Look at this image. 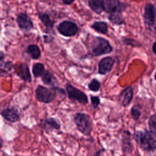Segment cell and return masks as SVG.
<instances>
[{
	"label": "cell",
	"mask_w": 156,
	"mask_h": 156,
	"mask_svg": "<svg viewBox=\"0 0 156 156\" xmlns=\"http://www.w3.org/2000/svg\"><path fill=\"white\" fill-rule=\"evenodd\" d=\"M133 138L140 147L147 152H154L156 149V133L149 130H135Z\"/></svg>",
	"instance_id": "obj_1"
},
{
	"label": "cell",
	"mask_w": 156,
	"mask_h": 156,
	"mask_svg": "<svg viewBox=\"0 0 156 156\" xmlns=\"http://www.w3.org/2000/svg\"><path fill=\"white\" fill-rule=\"evenodd\" d=\"M88 53L91 56L98 57L110 53L113 47L105 38L93 36L88 45Z\"/></svg>",
	"instance_id": "obj_2"
},
{
	"label": "cell",
	"mask_w": 156,
	"mask_h": 156,
	"mask_svg": "<svg viewBox=\"0 0 156 156\" xmlns=\"http://www.w3.org/2000/svg\"><path fill=\"white\" fill-rule=\"evenodd\" d=\"M73 120L77 129L83 135L90 136L91 133V127L89 116L83 112H77L73 116Z\"/></svg>",
	"instance_id": "obj_3"
},
{
	"label": "cell",
	"mask_w": 156,
	"mask_h": 156,
	"mask_svg": "<svg viewBox=\"0 0 156 156\" xmlns=\"http://www.w3.org/2000/svg\"><path fill=\"white\" fill-rule=\"evenodd\" d=\"M35 96L39 102L49 104L54 99L55 92L52 88H48L40 85L35 90Z\"/></svg>",
	"instance_id": "obj_4"
},
{
	"label": "cell",
	"mask_w": 156,
	"mask_h": 156,
	"mask_svg": "<svg viewBox=\"0 0 156 156\" xmlns=\"http://www.w3.org/2000/svg\"><path fill=\"white\" fill-rule=\"evenodd\" d=\"M155 7L152 3H147L144 8L143 19L146 27L151 30H155Z\"/></svg>",
	"instance_id": "obj_5"
},
{
	"label": "cell",
	"mask_w": 156,
	"mask_h": 156,
	"mask_svg": "<svg viewBox=\"0 0 156 156\" xmlns=\"http://www.w3.org/2000/svg\"><path fill=\"white\" fill-rule=\"evenodd\" d=\"M65 88L69 99L73 101H76L83 105H85L88 103V98L84 92L69 83L66 84Z\"/></svg>",
	"instance_id": "obj_6"
},
{
	"label": "cell",
	"mask_w": 156,
	"mask_h": 156,
	"mask_svg": "<svg viewBox=\"0 0 156 156\" xmlns=\"http://www.w3.org/2000/svg\"><path fill=\"white\" fill-rule=\"evenodd\" d=\"M57 30L60 34L64 37H70L74 36L78 32V26L76 23L69 20L60 22L57 27Z\"/></svg>",
	"instance_id": "obj_7"
},
{
	"label": "cell",
	"mask_w": 156,
	"mask_h": 156,
	"mask_svg": "<svg viewBox=\"0 0 156 156\" xmlns=\"http://www.w3.org/2000/svg\"><path fill=\"white\" fill-rule=\"evenodd\" d=\"M104 11L109 13L115 12H123L126 7L127 4L118 0H105L103 1Z\"/></svg>",
	"instance_id": "obj_8"
},
{
	"label": "cell",
	"mask_w": 156,
	"mask_h": 156,
	"mask_svg": "<svg viewBox=\"0 0 156 156\" xmlns=\"http://www.w3.org/2000/svg\"><path fill=\"white\" fill-rule=\"evenodd\" d=\"M16 23L19 28L24 31H30L34 28V23L30 17L24 12H20L17 15Z\"/></svg>",
	"instance_id": "obj_9"
},
{
	"label": "cell",
	"mask_w": 156,
	"mask_h": 156,
	"mask_svg": "<svg viewBox=\"0 0 156 156\" xmlns=\"http://www.w3.org/2000/svg\"><path fill=\"white\" fill-rule=\"evenodd\" d=\"M121 149L124 153L130 154L133 151L132 137L129 130H124L121 136Z\"/></svg>",
	"instance_id": "obj_10"
},
{
	"label": "cell",
	"mask_w": 156,
	"mask_h": 156,
	"mask_svg": "<svg viewBox=\"0 0 156 156\" xmlns=\"http://www.w3.org/2000/svg\"><path fill=\"white\" fill-rule=\"evenodd\" d=\"M15 71L17 76L23 80L27 82L32 81V77L29 66L25 63H21L14 66Z\"/></svg>",
	"instance_id": "obj_11"
},
{
	"label": "cell",
	"mask_w": 156,
	"mask_h": 156,
	"mask_svg": "<svg viewBox=\"0 0 156 156\" xmlns=\"http://www.w3.org/2000/svg\"><path fill=\"white\" fill-rule=\"evenodd\" d=\"M115 60L112 57L102 58L98 63V73L101 75H105L112 69Z\"/></svg>",
	"instance_id": "obj_12"
},
{
	"label": "cell",
	"mask_w": 156,
	"mask_h": 156,
	"mask_svg": "<svg viewBox=\"0 0 156 156\" xmlns=\"http://www.w3.org/2000/svg\"><path fill=\"white\" fill-rule=\"evenodd\" d=\"M133 89L132 86H129L125 88L120 93L119 96V101L122 107L128 106L133 98Z\"/></svg>",
	"instance_id": "obj_13"
},
{
	"label": "cell",
	"mask_w": 156,
	"mask_h": 156,
	"mask_svg": "<svg viewBox=\"0 0 156 156\" xmlns=\"http://www.w3.org/2000/svg\"><path fill=\"white\" fill-rule=\"evenodd\" d=\"M1 116L10 122H16L20 120V116L18 110L15 108H7L1 112Z\"/></svg>",
	"instance_id": "obj_14"
},
{
	"label": "cell",
	"mask_w": 156,
	"mask_h": 156,
	"mask_svg": "<svg viewBox=\"0 0 156 156\" xmlns=\"http://www.w3.org/2000/svg\"><path fill=\"white\" fill-rule=\"evenodd\" d=\"M61 127L60 121L53 117L46 118L43 122V128L47 132H51L53 130H58Z\"/></svg>",
	"instance_id": "obj_15"
},
{
	"label": "cell",
	"mask_w": 156,
	"mask_h": 156,
	"mask_svg": "<svg viewBox=\"0 0 156 156\" xmlns=\"http://www.w3.org/2000/svg\"><path fill=\"white\" fill-rule=\"evenodd\" d=\"M38 18L41 22L43 23V24L46 27V29L49 30L52 29L54 25V21H53L49 14L43 12H40L38 13Z\"/></svg>",
	"instance_id": "obj_16"
},
{
	"label": "cell",
	"mask_w": 156,
	"mask_h": 156,
	"mask_svg": "<svg viewBox=\"0 0 156 156\" xmlns=\"http://www.w3.org/2000/svg\"><path fill=\"white\" fill-rule=\"evenodd\" d=\"M41 80L45 85L52 87L51 88L55 87L57 82L55 77L48 70H45L44 73L41 76Z\"/></svg>",
	"instance_id": "obj_17"
},
{
	"label": "cell",
	"mask_w": 156,
	"mask_h": 156,
	"mask_svg": "<svg viewBox=\"0 0 156 156\" xmlns=\"http://www.w3.org/2000/svg\"><path fill=\"white\" fill-rule=\"evenodd\" d=\"M91 27L96 32L106 34L108 32V25L105 21H95L91 24Z\"/></svg>",
	"instance_id": "obj_18"
},
{
	"label": "cell",
	"mask_w": 156,
	"mask_h": 156,
	"mask_svg": "<svg viewBox=\"0 0 156 156\" xmlns=\"http://www.w3.org/2000/svg\"><path fill=\"white\" fill-rule=\"evenodd\" d=\"M108 19L111 23L116 26L121 25L124 21L122 12H115L109 13L108 15Z\"/></svg>",
	"instance_id": "obj_19"
},
{
	"label": "cell",
	"mask_w": 156,
	"mask_h": 156,
	"mask_svg": "<svg viewBox=\"0 0 156 156\" xmlns=\"http://www.w3.org/2000/svg\"><path fill=\"white\" fill-rule=\"evenodd\" d=\"M88 4L91 10L96 13L100 14L104 11L103 0H88Z\"/></svg>",
	"instance_id": "obj_20"
},
{
	"label": "cell",
	"mask_w": 156,
	"mask_h": 156,
	"mask_svg": "<svg viewBox=\"0 0 156 156\" xmlns=\"http://www.w3.org/2000/svg\"><path fill=\"white\" fill-rule=\"evenodd\" d=\"M27 52L34 60H37L41 57L40 49L37 44H29L27 48Z\"/></svg>",
	"instance_id": "obj_21"
},
{
	"label": "cell",
	"mask_w": 156,
	"mask_h": 156,
	"mask_svg": "<svg viewBox=\"0 0 156 156\" xmlns=\"http://www.w3.org/2000/svg\"><path fill=\"white\" fill-rule=\"evenodd\" d=\"M45 70L46 69L44 68V66L41 63H39V62L35 63L32 65V71L33 75L35 78H37L38 77H41L43 74L44 73Z\"/></svg>",
	"instance_id": "obj_22"
},
{
	"label": "cell",
	"mask_w": 156,
	"mask_h": 156,
	"mask_svg": "<svg viewBox=\"0 0 156 156\" xmlns=\"http://www.w3.org/2000/svg\"><path fill=\"white\" fill-rule=\"evenodd\" d=\"M141 106L139 104H135L132 106L130 109V115L132 118L135 120H137L141 116Z\"/></svg>",
	"instance_id": "obj_23"
},
{
	"label": "cell",
	"mask_w": 156,
	"mask_h": 156,
	"mask_svg": "<svg viewBox=\"0 0 156 156\" xmlns=\"http://www.w3.org/2000/svg\"><path fill=\"white\" fill-rule=\"evenodd\" d=\"M88 89L92 91L96 92L99 90L101 88V83L96 79H93L88 85Z\"/></svg>",
	"instance_id": "obj_24"
},
{
	"label": "cell",
	"mask_w": 156,
	"mask_h": 156,
	"mask_svg": "<svg viewBox=\"0 0 156 156\" xmlns=\"http://www.w3.org/2000/svg\"><path fill=\"white\" fill-rule=\"evenodd\" d=\"M156 117L155 113L149 117L148 120L149 130L154 133H156Z\"/></svg>",
	"instance_id": "obj_25"
},
{
	"label": "cell",
	"mask_w": 156,
	"mask_h": 156,
	"mask_svg": "<svg viewBox=\"0 0 156 156\" xmlns=\"http://www.w3.org/2000/svg\"><path fill=\"white\" fill-rule=\"evenodd\" d=\"M122 43L125 45H129L132 47H139L141 46V43H139L138 41L135 40L133 38H124L122 39Z\"/></svg>",
	"instance_id": "obj_26"
},
{
	"label": "cell",
	"mask_w": 156,
	"mask_h": 156,
	"mask_svg": "<svg viewBox=\"0 0 156 156\" xmlns=\"http://www.w3.org/2000/svg\"><path fill=\"white\" fill-rule=\"evenodd\" d=\"M90 101L93 108H97L100 104L99 97L98 96H90Z\"/></svg>",
	"instance_id": "obj_27"
},
{
	"label": "cell",
	"mask_w": 156,
	"mask_h": 156,
	"mask_svg": "<svg viewBox=\"0 0 156 156\" xmlns=\"http://www.w3.org/2000/svg\"><path fill=\"white\" fill-rule=\"evenodd\" d=\"M105 151V149L104 148H101L100 149H99L98 151H97L93 155V156H102L103 153Z\"/></svg>",
	"instance_id": "obj_28"
},
{
	"label": "cell",
	"mask_w": 156,
	"mask_h": 156,
	"mask_svg": "<svg viewBox=\"0 0 156 156\" xmlns=\"http://www.w3.org/2000/svg\"><path fill=\"white\" fill-rule=\"evenodd\" d=\"M62 2L66 5H70L74 2V0H63Z\"/></svg>",
	"instance_id": "obj_29"
},
{
	"label": "cell",
	"mask_w": 156,
	"mask_h": 156,
	"mask_svg": "<svg viewBox=\"0 0 156 156\" xmlns=\"http://www.w3.org/2000/svg\"><path fill=\"white\" fill-rule=\"evenodd\" d=\"M4 58H5V54H4V53L2 51H0V62H1L2 60H3Z\"/></svg>",
	"instance_id": "obj_30"
},
{
	"label": "cell",
	"mask_w": 156,
	"mask_h": 156,
	"mask_svg": "<svg viewBox=\"0 0 156 156\" xmlns=\"http://www.w3.org/2000/svg\"><path fill=\"white\" fill-rule=\"evenodd\" d=\"M155 42L154 41L153 43H152V52L154 54H155Z\"/></svg>",
	"instance_id": "obj_31"
},
{
	"label": "cell",
	"mask_w": 156,
	"mask_h": 156,
	"mask_svg": "<svg viewBox=\"0 0 156 156\" xmlns=\"http://www.w3.org/2000/svg\"><path fill=\"white\" fill-rule=\"evenodd\" d=\"M2 146H3V141H2V138L0 136V149L2 148Z\"/></svg>",
	"instance_id": "obj_32"
},
{
	"label": "cell",
	"mask_w": 156,
	"mask_h": 156,
	"mask_svg": "<svg viewBox=\"0 0 156 156\" xmlns=\"http://www.w3.org/2000/svg\"><path fill=\"white\" fill-rule=\"evenodd\" d=\"M135 156H138V155H135Z\"/></svg>",
	"instance_id": "obj_33"
},
{
	"label": "cell",
	"mask_w": 156,
	"mask_h": 156,
	"mask_svg": "<svg viewBox=\"0 0 156 156\" xmlns=\"http://www.w3.org/2000/svg\"><path fill=\"white\" fill-rule=\"evenodd\" d=\"M64 156H68V155H64Z\"/></svg>",
	"instance_id": "obj_34"
}]
</instances>
